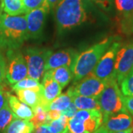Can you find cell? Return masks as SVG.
<instances>
[{
    "label": "cell",
    "instance_id": "obj_1",
    "mask_svg": "<svg viewBox=\"0 0 133 133\" xmlns=\"http://www.w3.org/2000/svg\"><path fill=\"white\" fill-rule=\"evenodd\" d=\"M28 39L26 16H11L0 8V48L16 50Z\"/></svg>",
    "mask_w": 133,
    "mask_h": 133
},
{
    "label": "cell",
    "instance_id": "obj_2",
    "mask_svg": "<svg viewBox=\"0 0 133 133\" xmlns=\"http://www.w3.org/2000/svg\"><path fill=\"white\" fill-rule=\"evenodd\" d=\"M88 18L84 0H59L55 7V19L60 32L84 24Z\"/></svg>",
    "mask_w": 133,
    "mask_h": 133
},
{
    "label": "cell",
    "instance_id": "obj_3",
    "mask_svg": "<svg viewBox=\"0 0 133 133\" xmlns=\"http://www.w3.org/2000/svg\"><path fill=\"white\" fill-rule=\"evenodd\" d=\"M113 42V37L106 38L77 55L71 66L73 83L92 72L100 58Z\"/></svg>",
    "mask_w": 133,
    "mask_h": 133
},
{
    "label": "cell",
    "instance_id": "obj_4",
    "mask_svg": "<svg viewBox=\"0 0 133 133\" xmlns=\"http://www.w3.org/2000/svg\"><path fill=\"white\" fill-rule=\"evenodd\" d=\"M98 100L103 118L127 111L124 106V95L115 78L107 81L104 89L98 95Z\"/></svg>",
    "mask_w": 133,
    "mask_h": 133
},
{
    "label": "cell",
    "instance_id": "obj_5",
    "mask_svg": "<svg viewBox=\"0 0 133 133\" xmlns=\"http://www.w3.org/2000/svg\"><path fill=\"white\" fill-rule=\"evenodd\" d=\"M103 115L98 110H78L69 119L67 133H92L102 125Z\"/></svg>",
    "mask_w": 133,
    "mask_h": 133
},
{
    "label": "cell",
    "instance_id": "obj_6",
    "mask_svg": "<svg viewBox=\"0 0 133 133\" xmlns=\"http://www.w3.org/2000/svg\"><path fill=\"white\" fill-rule=\"evenodd\" d=\"M52 50L48 48H28L24 51V58L28 66V76L39 81L44 74L45 65Z\"/></svg>",
    "mask_w": 133,
    "mask_h": 133
},
{
    "label": "cell",
    "instance_id": "obj_7",
    "mask_svg": "<svg viewBox=\"0 0 133 133\" xmlns=\"http://www.w3.org/2000/svg\"><path fill=\"white\" fill-rule=\"evenodd\" d=\"M8 66H6V78L10 84L25 78L28 74L26 60L22 52L16 50H8Z\"/></svg>",
    "mask_w": 133,
    "mask_h": 133
},
{
    "label": "cell",
    "instance_id": "obj_8",
    "mask_svg": "<svg viewBox=\"0 0 133 133\" xmlns=\"http://www.w3.org/2000/svg\"><path fill=\"white\" fill-rule=\"evenodd\" d=\"M106 84V81H102L91 72L81 80L73 83L67 92L72 97L76 95L98 97L104 89Z\"/></svg>",
    "mask_w": 133,
    "mask_h": 133
},
{
    "label": "cell",
    "instance_id": "obj_9",
    "mask_svg": "<svg viewBox=\"0 0 133 133\" xmlns=\"http://www.w3.org/2000/svg\"><path fill=\"white\" fill-rule=\"evenodd\" d=\"M121 48V44L118 42H113L109 48L106 50L104 55L100 58L99 62L92 70V73L101 79L102 81H109L113 77L115 63L116 59V55Z\"/></svg>",
    "mask_w": 133,
    "mask_h": 133
},
{
    "label": "cell",
    "instance_id": "obj_10",
    "mask_svg": "<svg viewBox=\"0 0 133 133\" xmlns=\"http://www.w3.org/2000/svg\"><path fill=\"white\" fill-rule=\"evenodd\" d=\"M133 67V44L119 48L116 55L113 77L120 84Z\"/></svg>",
    "mask_w": 133,
    "mask_h": 133
},
{
    "label": "cell",
    "instance_id": "obj_11",
    "mask_svg": "<svg viewBox=\"0 0 133 133\" xmlns=\"http://www.w3.org/2000/svg\"><path fill=\"white\" fill-rule=\"evenodd\" d=\"M50 10L45 8H41L33 10L25 14L28 24V38H40L44 29L45 19Z\"/></svg>",
    "mask_w": 133,
    "mask_h": 133
},
{
    "label": "cell",
    "instance_id": "obj_12",
    "mask_svg": "<svg viewBox=\"0 0 133 133\" xmlns=\"http://www.w3.org/2000/svg\"><path fill=\"white\" fill-rule=\"evenodd\" d=\"M102 125L109 133L124 131L133 127V117L128 111L120 112L103 118Z\"/></svg>",
    "mask_w": 133,
    "mask_h": 133
},
{
    "label": "cell",
    "instance_id": "obj_13",
    "mask_svg": "<svg viewBox=\"0 0 133 133\" xmlns=\"http://www.w3.org/2000/svg\"><path fill=\"white\" fill-rule=\"evenodd\" d=\"M78 54V52L73 49H66L52 52L46 62L45 70L47 71L60 66H69L71 68Z\"/></svg>",
    "mask_w": 133,
    "mask_h": 133
},
{
    "label": "cell",
    "instance_id": "obj_14",
    "mask_svg": "<svg viewBox=\"0 0 133 133\" xmlns=\"http://www.w3.org/2000/svg\"><path fill=\"white\" fill-rule=\"evenodd\" d=\"M41 84L42 88V107L46 109L47 107L53 100L61 95L62 88L50 76L48 71L44 72L42 77V83Z\"/></svg>",
    "mask_w": 133,
    "mask_h": 133
},
{
    "label": "cell",
    "instance_id": "obj_15",
    "mask_svg": "<svg viewBox=\"0 0 133 133\" xmlns=\"http://www.w3.org/2000/svg\"><path fill=\"white\" fill-rule=\"evenodd\" d=\"M15 92L17 95L18 98L32 109H34L38 106H42L43 97L42 84L37 88L24 89Z\"/></svg>",
    "mask_w": 133,
    "mask_h": 133
},
{
    "label": "cell",
    "instance_id": "obj_16",
    "mask_svg": "<svg viewBox=\"0 0 133 133\" xmlns=\"http://www.w3.org/2000/svg\"><path fill=\"white\" fill-rule=\"evenodd\" d=\"M7 98L10 108L17 118L30 121L34 115V112L31 107L21 101L15 95L8 92H7Z\"/></svg>",
    "mask_w": 133,
    "mask_h": 133
},
{
    "label": "cell",
    "instance_id": "obj_17",
    "mask_svg": "<svg viewBox=\"0 0 133 133\" xmlns=\"http://www.w3.org/2000/svg\"><path fill=\"white\" fill-rule=\"evenodd\" d=\"M47 71L62 89L64 88L71 80H72L71 68L69 66H60Z\"/></svg>",
    "mask_w": 133,
    "mask_h": 133
},
{
    "label": "cell",
    "instance_id": "obj_18",
    "mask_svg": "<svg viewBox=\"0 0 133 133\" xmlns=\"http://www.w3.org/2000/svg\"><path fill=\"white\" fill-rule=\"evenodd\" d=\"M72 103L79 110H98L101 111L98 97H87L81 95L72 96Z\"/></svg>",
    "mask_w": 133,
    "mask_h": 133
},
{
    "label": "cell",
    "instance_id": "obj_19",
    "mask_svg": "<svg viewBox=\"0 0 133 133\" xmlns=\"http://www.w3.org/2000/svg\"><path fill=\"white\" fill-rule=\"evenodd\" d=\"M35 127L28 120L15 118L8 127L5 129L4 133H33Z\"/></svg>",
    "mask_w": 133,
    "mask_h": 133
},
{
    "label": "cell",
    "instance_id": "obj_20",
    "mask_svg": "<svg viewBox=\"0 0 133 133\" xmlns=\"http://www.w3.org/2000/svg\"><path fill=\"white\" fill-rule=\"evenodd\" d=\"M0 8L11 16L26 14L22 0H1Z\"/></svg>",
    "mask_w": 133,
    "mask_h": 133
},
{
    "label": "cell",
    "instance_id": "obj_21",
    "mask_svg": "<svg viewBox=\"0 0 133 133\" xmlns=\"http://www.w3.org/2000/svg\"><path fill=\"white\" fill-rule=\"evenodd\" d=\"M72 102V98L71 95L66 91L65 93L61 94L56 99L53 100L47 107L46 110L48 112L50 110H58L62 112V110L68 107Z\"/></svg>",
    "mask_w": 133,
    "mask_h": 133
},
{
    "label": "cell",
    "instance_id": "obj_22",
    "mask_svg": "<svg viewBox=\"0 0 133 133\" xmlns=\"http://www.w3.org/2000/svg\"><path fill=\"white\" fill-rule=\"evenodd\" d=\"M15 118H17L10 108L8 98H6L5 104L0 109V132H3Z\"/></svg>",
    "mask_w": 133,
    "mask_h": 133
},
{
    "label": "cell",
    "instance_id": "obj_23",
    "mask_svg": "<svg viewBox=\"0 0 133 133\" xmlns=\"http://www.w3.org/2000/svg\"><path fill=\"white\" fill-rule=\"evenodd\" d=\"M115 8L123 18L133 19V0H115Z\"/></svg>",
    "mask_w": 133,
    "mask_h": 133
},
{
    "label": "cell",
    "instance_id": "obj_24",
    "mask_svg": "<svg viewBox=\"0 0 133 133\" xmlns=\"http://www.w3.org/2000/svg\"><path fill=\"white\" fill-rule=\"evenodd\" d=\"M33 110L34 112V115L33 118L30 119V121L34 125L35 128L43 124H48V112L42 106H38L33 109Z\"/></svg>",
    "mask_w": 133,
    "mask_h": 133
},
{
    "label": "cell",
    "instance_id": "obj_25",
    "mask_svg": "<svg viewBox=\"0 0 133 133\" xmlns=\"http://www.w3.org/2000/svg\"><path fill=\"white\" fill-rule=\"evenodd\" d=\"M69 119L64 115H62L57 120L50 121L48 125L53 133H67Z\"/></svg>",
    "mask_w": 133,
    "mask_h": 133
},
{
    "label": "cell",
    "instance_id": "obj_26",
    "mask_svg": "<svg viewBox=\"0 0 133 133\" xmlns=\"http://www.w3.org/2000/svg\"><path fill=\"white\" fill-rule=\"evenodd\" d=\"M120 86L121 90L124 96L133 95V67L121 81Z\"/></svg>",
    "mask_w": 133,
    "mask_h": 133
},
{
    "label": "cell",
    "instance_id": "obj_27",
    "mask_svg": "<svg viewBox=\"0 0 133 133\" xmlns=\"http://www.w3.org/2000/svg\"><path fill=\"white\" fill-rule=\"evenodd\" d=\"M41 86V84L37 80H35L31 78H25L21 81L16 82L14 84H12L13 90H20L24 89H32V88H37Z\"/></svg>",
    "mask_w": 133,
    "mask_h": 133
},
{
    "label": "cell",
    "instance_id": "obj_28",
    "mask_svg": "<svg viewBox=\"0 0 133 133\" xmlns=\"http://www.w3.org/2000/svg\"><path fill=\"white\" fill-rule=\"evenodd\" d=\"M22 1L26 13L41 8H45L50 10V8L47 3V0H22Z\"/></svg>",
    "mask_w": 133,
    "mask_h": 133
},
{
    "label": "cell",
    "instance_id": "obj_29",
    "mask_svg": "<svg viewBox=\"0 0 133 133\" xmlns=\"http://www.w3.org/2000/svg\"><path fill=\"white\" fill-rule=\"evenodd\" d=\"M78 112V109L76 107V105L74 104L72 102L69 105L68 107H66V109H64L62 111V115H64L68 118H71L72 117H73L76 112Z\"/></svg>",
    "mask_w": 133,
    "mask_h": 133
},
{
    "label": "cell",
    "instance_id": "obj_30",
    "mask_svg": "<svg viewBox=\"0 0 133 133\" xmlns=\"http://www.w3.org/2000/svg\"><path fill=\"white\" fill-rule=\"evenodd\" d=\"M6 77V62L5 57L0 51V84Z\"/></svg>",
    "mask_w": 133,
    "mask_h": 133
},
{
    "label": "cell",
    "instance_id": "obj_31",
    "mask_svg": "<svg viewBox=\"0 0 133 133\" xmlns=\"http://www.w3.org/2000/svg\"><path fill=\"white\" fill-rule=\"evenodd\" d=\"M124 103L126 109L133 117V95L132 96H124Z\"/></svg>",
    "mask_w": 133,
    "mask_h": 133
},
{
    "label": "cell",
    "instance_id": "obj_32",
    "mask_svg": "<svg viewBox=\"0 0 133 133\" xmlns=\"http://www.w3.org/2000/svg\"><path fill=\"white\" fill-rule=\"evenodd\" d=\"M87 1L95 3L104 9H109L112 4V0H87Z\"/></svg>",
    "mask_w": 133,
    "mask_h": 133
},
{
    "label": "cell",
    "instance_id": "obj_33",
    "mask_svg": "<svg viewBox=\"0 0 133 133\" xmlns=\"http://www.w3.org/2000/svg\"><path fill=\"white\" fill-rule=\"evenodd\" d=\"M62 116V112L58 111V110H50L48 112V124L52 121L57 120Z\"/></svg>",
    "mask_w": 133,
    "mask_h": 133
},
{
    "label": "cell",
    "instance_id": "obj_34",
    "mask_svg": "<svg viewBox=\"0 0 133 133\" xmlns=\"http://www.w3.org/2000/svg\"><path fill=\"white\" fill-rule=\"evenodd\" d=\"M35 133H53L48 124H43L35 128Z\"/></svg>",
    "mask_w": 133,
    "mask_h": 133
},
{
    "label": "cell",
    "instance_id": "obj_35",
    "mask_svg": "<svg viewBox=\"0 0 133 133\" xmlns=\"http://www.w3.org/2000/svg\"><path fill=\"white\" fill-rule=\"evenodd\" d=\"M7 98V92H5L3 89L0 87V109L5 104V101Z\"/></svg>",
    "mask_w": 133,
    "mask_h": 133
},
{
    "label": "cell",
    "instance_id": "obj_36",
    "mask_svg": "<svg viewBox=\"0 0 133 133\" xmlns=\"http://www.w3.org/2000/svg\"><path fill=\"white\" fill-rule=\"evenodd\" d=\"M58 1L59 0H47V3H48L50 9L55 8V7H56V5H57Z\"/></svg>",
    "mask_w": 133,
    "mask_h": 133
},
{
    "label": "cell",
    "instance_id": "obj_37",
    "mask_svg": "<svg viewBox=\"0 0 133 133\" xmlns=\"http://www.w3.org/2000/svg\"><path fill=\"white\" fill-rule=\"evenodd\" d=\"M92 133H109V132H108V130L105 128L103 125H101L99 128L98 129H96L95 132H92Z\"/></svg>",
    "mask_w": 133,
    "mask_h": 133
},
{
    "label": "cell",
    "instance_id": "obj_38",
    "mask_svg": "<svg viewBox=\"0 0 133 133\" xmlns=\"http://www.w3.org/2000/svg\"><path fill=\"white\" fill-rule=\"evenodd\" d=\"M133 132V127L128 129H126L124 131H120V132H115L112 133H132Z\"/></svg>",
    "mask_w": 133,
    "mask_h": 133
},
{
    "label": "cell",
    "instance_id": "obj_39",
    "mask_svg": "<svg viewBox=\"0 0 133 133\" xmlns=\"http://www.w3.org/2000/svg\"><path fill=\"white\" fill-rule=\"evenodd\" d=\"M132 30H133V26H132Z\"/></svg>",
    "mask_w": 133,
    "mask_h": 133
},
{
    "label": "cell",
    "instance_id": "obj_40",
    "mask_svg": "<svg viewBox=\"0 0 133 133\" xmlns=\"http://www.w3.org/2000/svg\"><path fill=\"white\" fill-rule=\"evenodd\" d=\"M0 133H4V132H0Z\"/></svg>",
    "mask_w": 133,
    "mask_h": 133
},
{
    "label": "cell",
    "instance_id": "obj_41",
    "mask_svg": "<svg viewBox=\"0 0 133 133\" xmlns=\"http://www.w3.org/2000/svg\"><path fill=\"white\" fill-rule=\"evenodd\" d=\"M132 133H133V132H132Z\"/></svg>",
    "mask_w": 133,
    "mask_h": 133
}]
</instances>
